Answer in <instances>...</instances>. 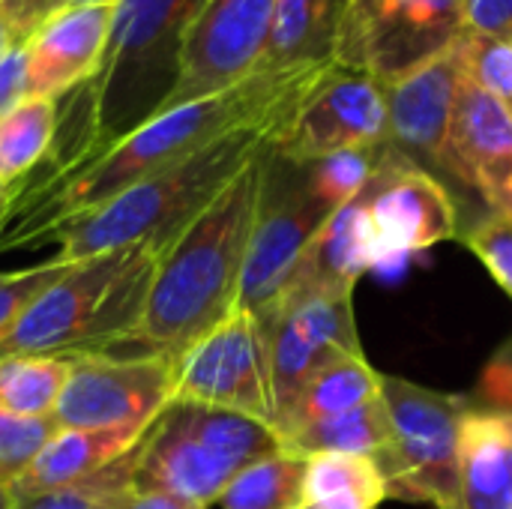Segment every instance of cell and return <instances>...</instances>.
I'll list each match as a JSON object with an SVG mask.
<instances>
[{"instance_id": "30bf717a", "label": "cell", "mask_w": 512, "mask_h": 509, "mask_svg": "<svg viewBox=\"0 0 512 509\" xmlns=\"http://www.w3.org/2000/svg\"><path fill=\"white\" fill-rule=\"evenodd\" d=\"M462 36V0H351L336 57L387 87Z\"/></svg>"}, {"instance_id": "b9f144b4", "label": "cell", "mask_w": 512, "mask_h": 509, "mask_svg": "<svg viewBox=\"0 0 512 509\" xmlns=\"http://www.w3.org/2000/svg\"><path fill=\"white\" fill-rule=\"evenodd\" d=\"M12 495H9V489L6 486H0V509H12Z\"/></svg>"}, {"instance_id": "44dd1931", "label": "cell", "mask_w": 512, "mask_h": 509, "mask_svg": "<svg viewBox=\"0 0 512 509\" xmlns=\"http://www.w3.org/2000/svg\"><path fill=\"white\" fill-rule=\"evenodd\" d=\"M462 509H512V417L480 405L462 426Z\"/></svg>"}, {"instance_id": "484cf974", "label": "cell", "mask_w": 512, "mask_h": 509, "mask_svg": "<svg viewBox=\"0 0 512 509\" xmlns=\"http://www.w3.org/2000/svg\"><path fill=\"white\" fill-rule=\"evenodd\" d=\"M75 354H18L0 360V411L54 417Z\"/></svg>"}, {"instance_id": "8992f818", "label": "cell", "mask_w": 512, "mask_h": 509, "mask_svg": "<svg viewBox=\"0 0 512 509\" xmlns=\"http://www.w3.org/2000/svg\"><path fill=\"white\" fill-rule=\"evenodd\" d=\"M204 3L207 0L114 3L108 48L90 78L93 111L105 135L102 150L165 108L180 75L186 33Z\"/></svg>"}, {"instance_id": "e575fe53", "label": "cell", "mask_w": 512, "mask_h": 509, "mask_svg": "<svg viewBox=\"0 0 512 509\" xmlns=\"http://www.w3.org/2000/svg\"><path fill=\"white\" fill-rule=\"evenodd\" d=\"M474 405L486 411H498L512 417V339L486 363L477 393L471 396Z\"/></svg>"}, {"instance_id": "ba28073f", "label": "cell", "mask_w": 512, "mask_h": 509, "mask_svg": "<svg viewBox=\"0 0 512 509\" xmlns=\"http://www.w3.org/2000/svg\"><path fill=\"white\" fill-rule=\"evenodd\" d=\"M267 333L270 384H273V426L297 402L303 387L327 366L363 357L354 291L306 288L279 297L264 315H255Z\"/></svg>"}, {"instance_id": "9a60e30c", "label": "cell", "mask_w": 512, "mask_h": 509, "mask_svg": "<svg viewBox=\"0 0 512 509\" xmlns=\"http://www.w3.org/2000/svg\"><path fill=\"white\" fill-rule=\"evenodd\" d=\"M333 213H336L333 207H327L321 198L309 192L306 168L297 183L279 192H273L267 180L261 213L252 231V243L240 279L237 309L264 315L291 285L306 249L312 246V240L318 237V231L327 225Z\"/></svg>"}, {"instance_id": "e0dca14e", "label": "cell", "mask_w": 512, "mask_h": 509, "mask_svg": "<svg viewBox=\"0 0 512 509\" xmlns=\"http://www.w3.org/2000/svg\"><path fill=\"white\" fill-rule=\"evenodd\" d=\"M462 39L399 81L387 84V144L402 156L444 165L456 96L462 87Z\"/></svg>"}, {"instance_id": "7402d4cb", "label": "cell", "mask_w": 512, "mask_h": 509, "mask_svg": "<svg viewBox=\"0 0 512 509\" xmlns=\"http://www.w3.org/2000/svg\"><path fill=\"white\" fill-rule=\"evenodd\" d=\"M351 0H276L261 69L336 60Z\"/></svg>"}, {"instance_id": "836d02e7", "label": "cell", "mask_w": 512, "mask_h": 509, "mask_svg": "<svg viewBox=\"0 0 512 509\" xmlns=\"http://www.w3.org/2000/svg\"><path fill=\"white\" fill-rule=\"evenodd\" d=\"M465 246L483 261V267L512 300V216L492 213L468 231Z\"/></svg>"}, {"instance_id": "f35d334b", "label": "cell", "mask_w": 512, "mask_h": 509, "mask_svg": "<svg viewBox=\"0 0 512 509\" xmlns=\"http://www.w3.org/2000/svg\"><path fill=\"white\" fill-rule=\"evenodd\" d=\"M102 509H204L192 501H183V498H174V495H165V492H147V489H123L117 492L114 498H108Z\"/></svg>"}, {"instance_id": "60d3db41", "label": "cell", "mask_w": 512, "mask_h": 509, "mask_svg": "<svg viewBox=\"0 0 512 509\" xmlns=\"http://www.w3.org/2000/svg\"><path fill=\"white\" fill-rule=\"evenodd\" d=\"M9 204H12L9 183H3V180H0V225H3V219L9 216Z\"/></svg>"}, {"instance_id": "5b68a950", "label": "cell", "mask_w": 512, "mask_h": 509, "mask_svg": "<svg viewBox=\"0 0 512 509\" xmlns=\"http://www.w3.org/2000/svg\"><path fill=\"white\" fill-rule=\"evenodd\" d=\"M282 453L270 423L246 414L171 402L135 447V489L165 492L198 507L219 504L228 483L249 465Z\"/></svg>"}, {"instance_id": "8fae6325", "label": "cell", "mask_w": 512, "mask_h": 509, "mask_svg": "<svg viewBox=\"0 0 512 509\" xmlns=\"http://www.w3.org/2000/svg\"><path fill=\"white\" fill-rule=\"evenodd\" d=\"M174 375L177 357L171 354H75L72 372L54 408V420L60 429H114L153 423L174 402Z\"/></svg>"}, {"instance_id": "ac0fdd59", "label": "cell", "mask_w": 512, "mask_h": 509, "mask_svg": "<svg viewBox=\"0 0 512 509\" xmlns=\"http://www.w3.org/2000/svg\"><path fill=\"white\" fill-rule=\"evenodd\" d=\"M114 3L63 6L48 15L27 39L30 96L57 99L69 87L90 81L105 57Z\"/></svg>"}, {"instance_id": "f6af8a7d", "label": "cell", "mask_w": 512, "mask_h": 509, "mask_svg": "<svg viewBox=\"0 0 512 509\" xmlns=\"http://www.w3.org/2000/svg\"><path fill=\"white\" fill-rule=\"evenodd\" d=\"M0 276H3V273H0Z\"/></svg>"}, {"instance_id": "83f0119b", "label": "cell", "mask_w": 512, "mask_h": 509, "mask_svg": "<svg viewBox=\"0 0 512 509\" xmlns=\"http://www.w3.org/2000/svg\"><path fill=\"white\" fill-rule=\"evenodd\" d=\"M57 132V99L27 96L0 117V180L15 183L51 147Z\"/></svg>"}, {"instance_id": "cb8c5ba5", "label": "cell", "mask_w": 512, "mask_h": 509, "mask_svg": "<svg viewBox=\"0 0 512 509\" xmlns=\"http://www.w3.org/2000/svg\"><path fill=\"white\" fill-rule=\"evenodd\" d=\"M381 390H384V375L375 372L366 363V357L339 360L303 387L297 402L279 417V423L273 429H276V435H285L300 426L354 411V408L378 399Z\"/></svg>"}, {"instance_id": "f546056e", "label": "cell", "mask_w": 512, "mask_h": 509, "mask_svg": "<svg viewBox=\"0 0 512 509\" xmlns=\"http://www.w3.org/2000/svg\"><path fill=\"white\" fill-rule=\"evenodd\" d=\"M60 432L54 417H15L0 411V486H12L42 447Z\"/></svg>"}, {"instance_id": "2e32d148", "label": "cell", "mask_w": 512, "mask_h": 509, "mask_svg": "<svg viewBox=\"0 0 512 509\" xmlns=\"http://www.w3.org/2000/svg\"><path fill=\"white\" fill-rule=\"evenodd\" d=\"M492 213L512 216V108L462 78L444 165Z\"/></svg>"}, {"instance_id": "6da1fadb", "label": "cell", "mask_w": 512, "mask_h": 509, "mask_svg": "<svg viewBox=\"0 0 512 509\" xmlns=\"http://www.w3.org/2000/svg\"><path fill=\"white\" fill-rule=\"evenodd\" d=\"M339 66L342 63L336 60H321L288 69H258L222 93L153 114L108 150L93 156L84 168H78L60 186V192L51 201L36 204L27 219L0 228V249L24 246L48 231L54 234L57 228L108 204L144 177L195 156L228 132L246 126H273L285 132L303 102Z\"/></svg>"}, {"instance_id": "ee69618b", "label": "cell", "mask_w": 512, "mask_h": 509, "mask_svg": "<svg viewBox=\"0 0 512 509\" xmlns=\"http://www.w3.org/2000/svg\"><path fill=\"white\" fill-rule=\"evenodd\" d=\"M300 509H312V507H300Z\"/></svg>"}, {"instance_id": "5bb4252c", "label": "cell", "mask_w": 512, "mask_h": 509, "mask_svg": "<svg viewBox=\"0 0 512 509\" xmlns=\"http://www.w3.org/2000/svg\"><path fill=\"white\" fill-rule=\"evenodd\" d=\"M387 144V90L360 69L339 66L303 102L273 153L291 165Z\"/></svg>"}, {"instance_id": "8d00e7d4", "label": "cell", "mask_w": 512, "mask_h": 509, "mask_svg": "<svg viewBox=\"0 0 512 509\" xmlns=\"http://www.w3.org/2000/svg\"><path fill=\"white\" fill-rule=\"evenodd\" d=\"M30 96V63L24 42H15L0 57V117L18 108Z\"/></svg>"}, {"instance_id": "ffe728a7", "label": "cell", "mask_w": 512, "mask_h": 509, "mask_svg": "<svg viewBox=\"0 0 512 509\" xmlns=\"http://www.w3.org/2000/svg\"><path fill=\"white\" fill-rule=\"evenodd\" d=\"M363 192L327 219V225L318 231V237L306 249L282 297L291 291H306V288L354 291L357 279L366 270L378 267V249H375V234H372Z\"/></svg>"}, {"instance_id": "7bdbcfd3", "label": "cell", "mask_w": 512, "mask_h": 509, "mask_svg": "<svg viewBox=\"0 0 512 509\" xmlns=\"http://www.w3.org/2000/svg\"><path fill=\"white\" fill-rule=\"evenodd\" d=\"M84 3H117V0H69V6H84Z\"/></svg>"}, {"instance_id": "d6a6232c", "label": "cell", "mask_w": 512, "mask_h": 509, "mask_svg": "<svg viewBox=\"0 0 512 509\" xmlns=\"http://www.w3.org/2000/svg\"><path fill=\"white\" fill-rule=\"evenodd\" d=\"M69 264L60 258H51L45 264L18 270V273H3L0 276V342L15 330V324L21 321V315L33 306V300L54 282L63 276Z\"/></svg>"}, {"instance_id": "7c38bea8", "label": "cell", "mask_w": 512, "mask_h": 509, "mask_svg": "<svg viewBox=\"0 0 512 509\" xmlns=\"http://www.w3.org/2000/svg\"><path fill=\"white\" fill-rule=\"evenodd\" d=\"M276 0H207L195 15L183 51L180 75L162 111L222 93L264 63Z\"/></svg>"}, {"instance_id": "4fadbf2b", "label": "cell", "mask_w": 512, "mask_h": 509, "mask_svg": "<svg viewBox=\"0 0 512 509\" xmlns=\"http://www.w3.org/2000/svg\"><path fill=\"white\" fill-rule=\"evenodd\" d=\"M378 267L459 237V213L444 183L390 144L366 186Z\"/></svg>"}, {"instance_id": "4316f807", "label": "cell", "mask_w": 512, "mask_h": 509, "mask_svg": "<svg viewBox=\"0 0 512 509\" xmlns=\"http://www.w3.org/2000/svg\"><path fill=\"white\" fill-rule=\"evenodd\" d=\"M306 459L273 453L243 468L219 498L222 509H300Z\"/></svg>"}, {"instance_id": "277c9868", "label": "cell", "mask_w": 512, "mask_h": 509, "mask_svg": "<svg viewBox=\"0 0 512 509\" xmlns=\"http://www.w3.org/2000/svg\"><path fill=\"white\" fill-rule=\"evenodd\" d=\"M159 255L150 246H129L72 261L0 342V360L18 354H90L132 342Z\"/></svg>"}, {"instance_id": "603a6c76", "label": "cell", "mask_w": 512, "mask_h": 509, "mask_svg": "<svg viewBox=\"0 0 512 509\" xmlns=\"http://www.w3.org/2000/svg\"><path fill=\"white\" fill-rule=\"evenodd\" d=\"M279 441H282V453H291L300 459H309L318 453H348V456H369L378 462L390 453L393 429H390L384 396H378L354 411L285 432L279 435Z\"/></svg>"}, {"instance_id": "52a82bcc", "label": "cell", "mask_w": 512, "mask_h": 509, "mask_svg": "<svg viewBox=\"0 0 512 509\" xmlns=\"http://www.w3.org/2000/svg\"><path fill=\"white\" fill-rule=\"evenodd\" d=\"M393 444L378 468L390 498L462 509V426L471 396L441 393L384 375Z\"/></svg>"}, {"instance_id": "d590c367", "label": "cell", "mask_w": 512, "mask_h": 509, "mask_svg": "<svg viewBox=\"0 0 512 509\" xmlns=\"http://www.w3.org/2000/svg\"><path fill=\"white\" fill-rule=\"evenodd\" d=\"M465 36L512 39V0H462Z\"/></svg>"}, {"instance_id": "ab89813d", "label": "cell", "mask_w": 512, "mask_h": 509, "mask_svg": "<svg viewBox=\"0 0 512 509\" xmlns=\"http://www.w3.org/2000/svg\"><path fill=\"white\" fill-rule=\"evenodd\" d=\"M18 42V33H15V24H12V18H9V12L3 9V3H0V57L12 48Z\"/></svg>"}, {"instance_id": "3957f363", "label": "cell", "mask_w": 512, "mask_h": 509, "mask_svg": "<svg viewBox=\"0 0 512 509\" xmlns=\"http://www.w3.org/2000/svg\"><path fill=\"white\" fill-rule=\"evenodd\" d=\"M282 129L246 126L228 132L195 156L144 177L93 213L54 231L60 252L54 258L72 264L114 249L150 246L165 252L216 198L219 192L264 150H273Z\"/></svg>"}, {"instance_id": "74e56055", "label": "cell", "mask_w": 512, "mask_h": 509, "mask_svg": "<svg viewBox=\"0 0 512 509\" xmlns=\"http://www.w3.org/2000/svg\"><path fill=\"white\" fill-rule=\"evenodd\" d=\"M0 3L9 12L12 24H15L18 42H24L48 15H54L57 9L69 6V0H0Z\"/></svg>"}, {"instance_id": "d4e9b609", "label": "cell", "mask_w": 512, "mask_h": 509, "mask_svg": "<svg viewBox=\"0 0 512 509\" xmlns=\"http://www.w3.org/2000/svg\"><path fill=\"white\" fill-rule=\"evenodd\" d=\"M387 498V480L369 456L318 453L306 459L303 507L378 509Z\"/></svg>"}, {"instance_id": "f1b7e54d", "label": "cell", "mask_w": 512, "mask_h": 509, "mask_svg": "<svg viewBox=\"0 0 512 509\" xmlns=\"http://www.w3.org/2000/svg\"><path fill=\"white\" fill-rule=\"evenodd\" d=\"M384 147L387 144H381V147H360V150H342V153L324 156V159H318L312 165H303L306 168L309 192L315 198H321L333 210L345 207L375 177V171L381 165V156H384Z\"/></svg>"}, {"instance_id": "4dcf8cb0", "label": "cell", "mask_w": 512, "mask_h": 509, "mask_svg": "<svg viewBox=\"0 0 512 509\" xmlns=\"http://www.w3.org/2000/svg\"><path fill=\"white\" fill-rule=\"evenodd\" d=\"M132 474H135V450L129 456L117 459L114 465L102 468L99 474L81 480V483H72L66 489L48 492L42 498H33V501L18 504V507L12 509H102V504L108 498H114L117 492L135 486Z\"/></svg>"}, {"instance_id": "1f68e13d", "label": "cell", "mask_w": 512, "mask_h": 509, "mask_svg": "<svg viewBox=\"0 0 512 509\" xmlns=\"http://www.w3.org/2000/svg\"><path fill=\"white\" fill-rule=\"evenodd\" d=\"M462 69L471 84L512 108V39L462 36Z\"/></svg>"}, {"instance_id": "7a4b0ae2", "label": "cell", "mask_w": 512, "mask_h": 509, "mask_svg": "<svg viewBox=\"0 0 512 509\" xmlns=\"http://www.w3.org/2000/svg\"><path fill=\"white\" fill-rule=\"evenodd\" d=\"M267 165L270 150L255 156L159 255L132 345L177 357L237 309L240 279L264 201Z\"/></svg>"}, {"instance_id": "9c48e42d", "label": "cell", "mask_w": 512, "mask_h": 509, "mask_svg": "<svg viewBox=\"0 0 512 509\" xmlns=\"http://www.w3.org/2000/svg\"><path fill=\"white\" fill-rule=\"evenodd\" d=\"M174 402L234 411L273 426L267 333L249 309H234L177 354Z\"/></svg>"}, {"instance_id": "d6986e66", "label": "cell", "mask_w": 512, "mask_h": 509, "mask_svg": "<svg viewBox=\"0 0 512 509\" xmlns=\"http://www.w3.org/2000/svg\"><path fill=\"white\" fill-rule=\"evenodd\" d=\"M153 423H132L114 429H60L30 462V468L9 486L12 504H27L33 498L99 474L102 468L129 456L144 441Z\"/></svg>"}]
</instances>
